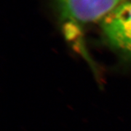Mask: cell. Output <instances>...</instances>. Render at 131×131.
Wrapping results in <instances>:
<instances>
[{
	"label": "cell",
	"instance_id": "6da1fadb",
	"mask_svg": "<svg viewBox=\"0 0 131 131\" xmlns=\"http://www.w3.org/2000/svg\"><path fill=\"white\" fill-rule=\"evenodd\" d=\"M104 38L112 49L131 58V1H123L101 21Z\"/></svg>",
	"mask_w": 131,
	"mask_h": 131
},
{
	"label": "cell",
	"instance_id": "7a4b0ae2",
	"mask_svg": "<svg viewBox=\"0 0 131 131\" xmlns=\"http://www.w3.org/2000/svg\"><path fill=\"white\" fill-rule=\"evenodd\" d=\"M62 16L71 21L89 24L103 20L123 0H57Z\"/></svg>",
	"mask_w": 131,
	"mask_h": 131
}]
</instances>
